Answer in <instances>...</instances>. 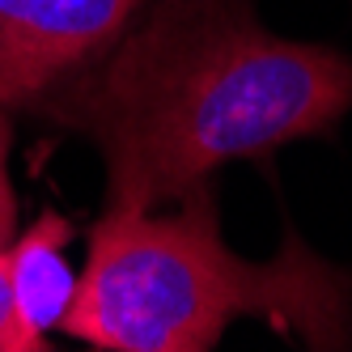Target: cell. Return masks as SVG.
Here are the masks:
<instances>
[{
  "mask_svg": "<svg viewBox=\"0 0 352 352\" xmlns=\"http://www.w3.org/2000/svg\"><path fill=\"white\" fill-rule=\"evenodd\" d=\"M352 111V60L272 34L250 0H148L30 115L107 166V208H162L225 162L331 136Z\"/></svg>",
  "mask_w": 352,
  "mask_h": 352,
  "instance_id": "cell-1",
  "label": "cell"
},
{
  "mask_svg": "<svg viewBox=\"0 0 352 352\" xmlns=\"http://www.w3.org/2000/svg\"><path fill=\"white\" fill-rule=\"evenodd\" d=\"M77 238V225L60 212H43L34 225L17 230L9 242V293L21 327L34 340H52L72 306L77 293V272L68 267L64 250ZM52 348V344H47Z\"/></svg>",
  "mask_w": 352,
  "mask_h": 352,
  "instance_id": "cell-4",
  "label": "cell"
},
{
  "mask_svg": "<svg viewBox=\"0 0 352 352\" xmlns=\"http://www.w3.org/2000/svg\"><path fill=\"white\" fill-rule=\"evenodd\" d=\"M0 352H47V344L34 340L17 318L13 293H9V255H0Z\"/></svg>",
  "mask_w": 352,
  "mask_h": 352,
  "instance_id": "cell-5",
  "label": "cell"
},
{
  "mask_svg": "<svg viewBox=\"0 0 352 352\" xmlns=\"http://www.w3.org/2000/svg\"><path fill=\"white\" fill-rule=\"evenodd\" d=\"M148 0H0V111L38 98L123 34Z\"/></svg>",
  "mask_w": 352,
  "mask_h": 352,
  "instance_id": "cell-3",
  "label": "cell"
},
{
  "mask_svg": "<svg viewBox=\"0 0 352 352\" xmlns=\"http://www.w3.org/2000/svg\"><path fill=\"white\" fill-rule=\"evenodd\" d=\"M238 318L306 348H352V267L322 259L293 225L272 259L234 255L204 183L174 212L107 208L94 221L60 331L98 352H208Z\"/></svg>",
  "mask_w": 352,
  "mask_h": 352,
  "instance_id": "cell-2",
  "label": "cell"
}]
</instances>
